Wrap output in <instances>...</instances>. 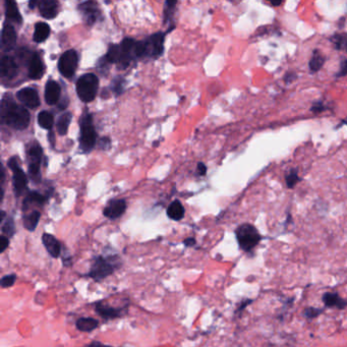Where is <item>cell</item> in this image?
Listing matches in <instances>:
<instances>
[{"label": "cell", "mask_w": 347, "mask_h": 347, "mask_svg": "<svg viewBox=\"0 0 347 347\" xmlns=\"http://www.w3.org/2000/svg\"><path fill=\"white\" fill-rule=\"evenodd\" d=\"M271 4H272L273 6H278V5L281 4V2H280V1H279V2H271Z\"/></svg>", "instance_id": "bcb514c9"}, {"label": "cell", "mask_w": 347, "mask_h": 347, "mask_svg": "<svg viewBox=\"0 0 347 347\" xmlns=\"http://www.w3.org/2000/svg\"><path fill=\"white\" fill-rule=\"evenodd\" d=\"M60 87L55 81H48L45 87V101L48 105L57 104L60 99Z\"/></svg>", "instance_id": "ac0fdd59"}, {"label": "cell", "mask_w": 347, "mask_h": 347, "mask_svg": "<svg viewBox=\"0 0 347 347\" xmlns=\"http://www.w3.org/2000/svg\"><path fill=\"white\" fill-rule=\"evenodd\" d=\"M123 85H124V80L121 78H117L113 80L112 83V90L115 93L116 95H120L123 92Z\"/></svg>", "instance_id": "d590c367"}, {"label": "cell", "mask_w": 347, "mask_h": 347, "mask_svg": "<svg viewBox=\"0 0 347 347\" xmlns=\"http://www.w3.org/2000/svg\"><path fill=\"white\" fill-rule=\"evenodd\" d=\"M109 63H117L122 65L123 62V53L120 45H110L107 54L105 55Z\"/></svg>", "instance_id": "484cf974"}, {"label": "cell", "mask_w": 347, "mask_h": 347, "mask_svg": "<svg viewBox=\"0 0 347 347\" xmlns=\"http://www.w3.org/2000/svg\"><path fill=\"white\" fill-rule=\"evenodd\" d=\"M80 9L89 25H93L100 15V9L96 2L88 1L80 5Z\"/></svg>", "instance_id": "9a60e30c"}, {"label": "cell", "mask_w": 347, "mask_h": 347, "mask_svg": "<svg viewBox=\"0 0 347 347\" xmlns=\"http://www.w3.org/2000/svg\"><path fill=\"white\" fill-rule=\"evenodd\" d=\"M8 167L12 170V183L14 187L15 195L20 197L26 189L28 184V178L27 175L23 171V169L20 167L18 161L16 157H11L8 160Z\"/></svg>", "instance_id": "52a82bcc"}, {"label": "cell", "mask_w": 347, "mask_h": 347, "mask_svg": "<svg viewBox=\"0 0 347 347\" xmlns=\"http://www.w3.org/2000/svg\"><path fill=\"white\" fill-rule=\"evenodd\" d=\"M99 147L100 149H103V150H107L110 148L111 146V142L108 138H102L100 141H99Z\"/></svg>", "instance_id": "74e56055"}, {"label": "cell", "mask_w": 347, "mask_h": 347, "mask_svg": "<svg viewBox=\"0 0 347 347\" xmlns=\"http://www.w3.org/2000/svg\"><path fill=\"white\" fill-rule=\"evenodd\" d=\"M38 123L41 127L50 130L54 123L53 115L49 111H42L38 115Z\"/></svg>", "instance_id": "f1b7e54d"}, {"label": "cell", "mask_w": 347, "mask_h": 347, "mask_svg": "<svg viewBox=\"0 0 347 347\" xmlns=\"http://www.w3.org/2000/svg\"><path fill=\"white\" fill-rule=\"evenodd\" d=\"M8 245H9V238L4 235H1L0 236V253H4L6 248L8 247Z\"/></svg>", "instance_id": "8d00e7d4"}, {"label": "cell", "mask_w": 347, "mask_h": 347, "mask_svg": "<svg viewBox=\"0 0 347 347\" xmlns=\"http://www.w3.org/2000/svg\"><path fill=\"white\" fill-rule=\"evenodd\" d=\"M1 232H2V235L6 236L8 238H10L14 235L15 227H14V222H13L12 218H7L5 221L2 222Z\"/></svg>", "instance_id": "4dcf8cb0"}, {"label": "cell", "mask_w": 347, "mask_h": 347, "mask_svg": "<svg viewBox=\"0 0 347 347\" xmlns=\"http://www.w3.org/2000/svg\"><path fill=\"white\" fill-rule=\"evenodd\" d=\"M16 98L29 108H37L40 105L38 92L33 88H24L16 93Z\"/></svg>", "instance_id": "8fae6325"}, {"label": "cell", "mask_w": 347, "mask_h": 347, "mask_svg": "<svg viewBox=\"0 0 347 347\" xmlns=\"http://www.w3.org/2000/svg\"><path fill=\"white\" fill-rule=\"evenodd\" d=\"M42 242L51 258L57 259L60 257L61 250H62L61 243L59 242V240L54 235L49 234V233H43Z\"/></svg>", "instance_id": "7c38bea8"}, {"label": "cell", "mask_w": 347, "mask_h": 347, "mask_svg": "<svg viewBox=\"0 0 347 347\" xmlns=\"http://www.w3.org/2000/svg\"><path fill=\"white\" fill-rule=\"evenodd\" d=\"M48 138H50L49 140H50V142H51V144L54 146V133L53 132H49V134H48Z\"/></svg>", "instance_id": "ee69618b"}, {"label": "cell", "mask_w": 347, "mask_h": 347, "mask_svg": "<svg viewBox=\"0 0 347 347\" xmlns=\"http://www.w3.org/2000/svg\"><path fill=\"white\" fill-rule=\"evenodd\" d=\"M145 43V56L158 58L163 53L164 48V34L163 33H156L150 36L147 40L144 41Z\"/></svg>", "instance_id": "ba28073f"}, {"label": "cell", "mask_w": 347, "mask_h": 347, "mask_svg": "<svg viewBox=\"0 0 347 347\" xmlns=\"http://www.w3.org/2000/svg\"><path fill=\"white\" fill-rule=\"evenodd\" d=\"M126 210V203L124 200H113L105 207L103 214L109 219H117L123 215Z\"/></svg>", "instance_id": "5bb4252c"}, {"label": "cell", "mask_w": 347, "mask_h": 347, "mask_svg": "<svg viewBox=\"0 0 347 347\" xmlns=\"http://www.w3.org/2000/svg\"><path fill=\"white\" fill-rule=\"evenodd\" d=\"M47 201V197L41 195L38 191H30L24 201V209H27L30 204L43 205Z\"/></svg>", "instance_id": "4316f807"}, {"label": "cell", "mask_w": 347, "mask_h": 347, "mask_svg": "<svg viewBox=\"0 0 347 347\" xmlns=\"http://www.w3.org/2000/svg\"><path fill=\"white\" fill-rule=\"evenodd\" d=\"M122 265V262L118 256H98L95 257L88 276L95 281H102L103 279L111 276L116 270Z\"/></svg>", "instance_id": "7a4b0ae2"}, {"label": "cell", "mask_w": 347, "mask_h": 347, "mask_svg": "<svg viewBox=\"0 0 347 347\" xmlns=\"http://www.w3.org/2000/svg\"><path fill=\"white\" fill-rule=\"evenodd\" d=\"M17 73V64L10 56H3L0 61V74L4 79H12Z\"/></svg>", "instance_id": "2e32d148"}, {"label": "cell", "mask_w": 347, "mask_h": 347, "mask_svg": "<svg viewBox=\"0 0 347 347\" xmlns=\"http://www.w3.org/2000/svg\"><path fill=\"white\" fill-rule=\"evenodd\" d=\"M97 142V133L91 114H86L81 118V139L80 144L84 152H90L93 150Z\"/></svg>", "instance_id": "5b68a950"}, {"label": "cell", "mask_w": 347, "mask_h": 347, "mask_svg": "<svg viewBox=\"0 0 347 347\" xmlns=\"http://www.w3.org/2000/svg\"><path fill=\"white\" fill-rule=\"evenodd\" d=\"M324 62H325L324 56L318 50H316L313 53V57L311 58V60H310V69L313 72L319 71L322 68Z\"/></svg>", "instance_id": "f546056e"}, {"label": "cell", "mask_w": 347, "mask_h": 347, "mask_svg": "<svg viewBox=\"0 0 347 347\" xmlns=\"http://www.w3.org/2000/svg\"><path fill=\"white\" fill-rule=\"evenodd\" d=\"M5 15L8 20H10V21H12L16 24H21L22 21H23L16 3L14 1H11V0L5 1Z\"/></svg>", "instance_id": "7402d4cb"}, {"label": "cell", "mask_w": 347, "mask_h": 347, "mask_svg": "<svg viewBox=\"0 0 347 347\" xmlns=\"http://www.w3.org/2000/svg\"><path fill=\"white\" fill-rule=\"evenodd\" d=\"M235 235L239 247L246 253L255 249L262 239L258 229L248 223L239 225L235 230Z\"/></svg>", "instance_id": "3957f363"}, {"label": "cell", "mask_w": 347, "mask_h": 347, "mask_svg": "<svg viewBox=\"0 0 347 347\" xmlns=\"http://www.w3.org/2000/svg\"><path fill=\"white\" fill-rule=\"evenodd\" d=\"M1 121L14 129L22 130L30 123V113L24 106L14 103L10 96H4L1 102Z\"/></svg>", "instance_id": "6da1fadb"}, {"label": "cell", "mask_w": 347, "mask_h": 347, "mask_svg": "<svg viewBox=\"0 0 347 347\" xmlns=\"http://www.w3.org/2000/svg\"><path fill=\"white\" fill-rule=\"evenodd\" d=\"M331 41L334 43L335 47L337 49H342L343 47H347V39L346 37L341 36V35H335L334 37L331 38Z\"/></svg>", "instance_id": "e575fe53"}, {"label": "cell", "mask_w": 347, "mask_h": 347, "mask_svg": "<svg viewBox=\"0 0 347 347\" xmlns=\"http://www.w3.org/2000/svg\"><path fill=\"white\" fill-rule=\"evenodd\" d=\"M197 171H198V174L201 175V176L205 175V174H207V167H206V165L204 163L200 162L198 164V166H197Z\"/></svg>", "instance_id": "60d3db41"}, {"label": "cell", "mask_w": 347, "mask_h": 347, "mask_svg": "<svg viewBox=\"0 0 347 347\" xmlns=\"http://www.w3.org/2000/svg\"><path fill=\"white\" fill-rule=\"evenodd\" d=\"M84 347H113V346H110V345H105V344H103V343H101V342H99V341H93V342H91V343H89V344H86L85 346Z\"/></svg>", "instance_id": "7bdbcfd3"}, {"label": "cell", "mask_w": 347, "mask_h": 347, "mask_svg": "<svg viewBox=\"0 0 347 347\" xmlns=\"http://www.w3.org/2000/svg\"><path fill=\"white\" fill-rule=\"evenodd\" d=\"M99 88L98 76L94 73H86L76 82V94L83 102H91L95 99Z\"/></svg>", "instance_id": "277c9868"}, {"label": "cell", "mask_w": 347, "mask_h": 347, "mask_svg": "<svg viewBox=\"0 0 347 347\" xmlns=\"http://www.w3.org/2000/svg\"><path fill=\"white\" fill-rule=\"evenodd\" d=\"M98 326H99L98 320L94 318H89V317L80 318L75 322L76 329L82 332H86V333H90L94 331L96 328H98Z\"/></svg>", "instance_id": "44dd1931"}, {"label": "cell", "mask_w": 347, "mask_h": 347, "mask_svg": "<svg viewBox=\"0 0 347 347\" xmlns=\"http://www.w3.org/2000/svg\"><path fill=\"white\" fill-rule=\"evenodd\" d=\"M50 34V27L46 23H37L35 26V32L33 39L36 43L44 42Z\"/></svg>", "instance_id": "cb8c5ba5"}, {"label": "cell", "mask_w": 347, "mask_h": 347, "mask_svg": "<svg viewBox=\"0 0 347 347\" xmlns=\"http://www.w3.org/2000/svg\"><path fill=\"white\" fill-rule=\"evenodd\" d=\"M285 180H286V184L290 188H292L293 186H295L296 183L299 181L297 171L296 170H290V172L286 174V176H285Z\"/></svg>", "instance_id": "d6a6232c"}, {"label": "cell", "mask_w": 347, "mask_h": 347, "mask_svg": "<svg viewBox=\"0 0 347 347\" xmlns=\"http://www.w3.org/2000/svg\"><path fill=\"white\" fill-rule=\"evenodd\" d=\"M79 63V56L76 51L73 49L65 51L58 61V69L60 73L65 78H71L78 67Z\"/></svg>", "instance_id": "8992f818"}, {"label": "cell", "mask_w": 347, "mask_h": 347, "mask_svg": "<svg viewBox=\"0 0 347 347\" xmlns=\"http://www.w3.org/2000/svg\"><path fill=\"white\" fill-rule=\"evenodd\" d=\"M346 50H347V47H346Z\"/></svg>", "instance_id": "7dc6e473"}, {"label": "cell", "mask_w": 347, "mask_h": 347, "mask_svg": "<svg viewBox=\"0 0 347 347\" xmlns=\"http://www.w3.org/2000/svg\"><path fill=\"white\" fill-rule=\"evenodd\" d=\"M40 218H41V213L39 211L31 212L29 215L24 216V219H23L24 227L29 232H35L40 221Z\"/></svg>", "instance_id": "d4e9b609"}, {"label": "cell", "mask_w": 347, "mask_h": 347, "mask_svg": "<svg viewBox=\"0 0 347 347\" xmlns=\"http://www.w3.org/2000/svg\"><path fill=\"white\" fill-rule=\"evenodd\" d=\"M29 76L32 80H39L44 74V64L38 53H33L29 59L28 64Z\"/></svg>", "instance_id": "4fadbf2b"}, {"label": "cell", "mask_w": 347, "mask_h": 347, "mask_svg": "<svg viewBox=\"0 0 347 347\" xmlns=\"http://www.w3.org/2000/svg\"><path fill=\"white\" fill-rule=\"evenodd\" d=\"M323 313V310L317 309V307H306L304 310V317L307 320H313L317 317H319Z\"/></svg>", "instance_id": "836d02e7"}, {"label": "cell", "mask_w": 347, "mask_h": 347, "mask_svg": "<svg viewBox=\"0 0 347 347\" xmlns=\"http://www.w3.org/2000/svg\"><path fill=\"white\" fill-rule=\"evenodd\" d=\"M326 109L325 105L322 103V102H318V103H315L312 107V111H314L315 113H318V112H321V111H324Z\"/></svg>", "instance_id": "f35d334b"}, {"label": "cell", "mask_w": 347, "mask_h": 347, "mask_svg": "<svg viewBox=\"0 0 347 347\" xmlns=\"http://www.w3.org/2000/svg\"><path fill=\"white\" fill-rule=\"evenodd\" d=\"M1 41H2V47L4 50H11L15 46L16 42V33L14 28L9 25L5 24L2 29V35H1Z\"/></svg>", "instance_id": "e0dca14e"}, {"label": "cell", "mask_w": 347, "mask_h": 347, "mask_svg": "<svg viewBox=\"0 0 347 347\" xmlns=\"http://www.w3.org/2000/svg\"><path fill=\"white\" fill-rule=\"evenodd\" d=\"M323 302L328 307L343 310L347 306V300L336 292H327L323 295Z\"/></svg>", "instance_id": "d6986e66"}, {"label": "cell", "mask_w": 347, "mask_h": 347, "mask_svg": "<svg viewBox=\"0 0 347 347\" xmlns=\"http://www.w3.org/2000/svg\"><path fill=\"white\" fill-rule=\"evenodd\" d=\"M347 74V60H344L341 62V65H340V70L339 72L337 73L338 76H343V75H346Z\"/></svg>", "instance_id": "ab89813d"}, {"label": "cell", "mask_w": 347, "mask_h": 347, "mask_svg": "<svg viewBox=\"0 0 347 347\" xmlns=\"http://www.w3.org/2000/svg\"><path fill=\"white\" fill-rule=\"evenodd\" d=\"M16 281V275L15 274H9V275H5L1 278L0 280V285L2 288H9L11 286H13V284Z\"/></svg>", "instance_id": "1f68e13d"}, {"label": "cell", "mask_w": 347, "mask_h": 347, "mask_svg": "<svg viewBox=\"0 0 347 347\" xmlns=\"http://www.w3.org/2000/svg\"><path fill=\"white\" fill-rule=\"evenodd\" d=\"M126 309H127V305L124 307H113L102 301L97 302L95 305L96 313L105 321H110V320L121 318L126 313Z\"/></svg>", "instance_id": "9c48e42d"}, {"label": "cell", "mask_w": 347, "mask_h": 347, "mask_svg": "<svg viewBox=\"0 0 347 347\" xmlns=\"http://www.w3.org/2000/svg\"><path fill=\"white\" fill-rule=\"evenodd\" d=\"M196 239L194 238V237H189V238H186V239H184L183 240V244L185 245V246H187V247H191V246H194L195 244H196Z\"/></svg>", "instance_id": "b9f144b4"}, {"label": "cell", "mask_w": 347, "mask_h": 347, "mask_svg": "<svg viewBox=\"0 0 347 347\" xmlns=\"http://www.w3.org/2000/svg\"><path fill=\"white\" fill-rule=\"evenodd\" d=\"M28 161H29V172L33 176L39 175L41 157H42V149L38 143H33L32 146L28 149Z\"/></svg>", "instance_id": "30bf717a"}, {"label": "cell", "mask_w": 347, "mask_h": 347, "mask_svg": "<svg viewBox=\"0 0 347 347\" xmlns=\"http://www.w3.org/2000/svg\"><path fill=\"white\" fill-rule=\"evenodd\" d=\"M71 118H72V115H71L70 112L63 113L58 118L56 127H57V132L60 136L66 134L68 127H69V124H70V121H71Z\"/></svg>", "instance_id": "83f0119b"}, {"label": "cell", "mask_w": 347, "mask_h": 347, "mask_svg": "<svg viewBox=\"0 0 347 347\" xmlns=\"http://www.w3.org/2000/svg\"><path fill=\"white\" fill-rule=\"evenodd\" d=\"M29 5H30V8L33 9V8H35L36 5H39V2H37V1H30Z\"/></svg>", "instance_id": "f6af8a7d"}, {"label": "cell", "mask_w": 347, "mask_h": 347, "mask_svg": "<svg viewBox=\"0 0 347 347\" xmlns=\"http://www.w3.org/2000/svg\"><path fill=\"white\" fill-rule=\"evenodd\" d=\"M40 13L43 17L51 20L57 14V2L53 0H43L39 2Z\"/></svg>", "instance_id": "ffe728a7"}, {"label": "cell", "mask_w": 347, "mask_h": 347, "mask_svg": "<svg viewBox=\"0 0 347 347\" xmlns=\"http://www.w3.org/2000/svg\"><path fill=\"white\" fill-rule=\"evenodd\" d=\"M184 208L178 200L174 201L167 208V216L174 221L181 220L184 217Z\"/></svg>", "instance_id": "603a6c76"}]
</instances>
